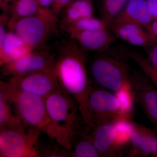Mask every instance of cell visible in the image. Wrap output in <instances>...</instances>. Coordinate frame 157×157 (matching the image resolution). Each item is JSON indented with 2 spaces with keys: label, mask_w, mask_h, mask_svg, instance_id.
<instances>
[{
  "label": "cell",
  "mask_w": 157,
  "mask_h": 157,
  "mask_svg": "<svg viewBox=\"0 0 157 157\" xmlns=\"http://www.w3.org/2000/svg\"><path fill=\"white\" fill-rule=\"evenodd\" d=\"M86 52L71 38L63 42L56 57L54 72L61 88L76 100L85 125L91 129L88 99L94 86Z\"/></svg>",
  "instance_id": "obj_1"
},
{
  "label": "cell",
  "mask_w": 157,
  "mask_h": 157,
  "mask_svg": "<svg viewBox=\"0 0 157 157\" xmlns=\"http://www.w3.org/2000/svg\"><path fill=\"white\" fill-rule=\"evenodd\" d=\"M57 143L71 151L79 133L85 128L76 100L59 87L45 98Z\"/></svg>",
  "instance_id": "obj_2"
},
{
  "label": "cell",
  "mask_w": 157,
  "mask_h": 157,
  "mask_svg": "<svg viewBox=\"0 0 157 157\" xmlns=\"http://www.w3.org/2000/svg\"><path fill=\"white\" fill-rule=\"evenodd\" d=\"M0 90L11 104L14 114L24 125L43 132L51 139H55L45 98L16 88L8 81L1 82Z\"/></svg>",
  "instance_id": "obj_3"
},
{
  "label": "cell",
  "mask_w": 157,
  "mask_h": 157,
  "mask_svg": "<svg viewBox=\"0 0 157 157\" xmlns=\"http://www.w3.org/2000/svg\"><path fill=\"white\" fill-rule=\"evenodd\" d=\"M41 132L25 126L18 117L0 128V157H42L39 142Z\"/></svg>",
  "instance_id": "obj_4"
},
{
  "label": "cell",
  "mask_w": 157,
  "mask_h": 157,
  "mask_svg": "<svg viewBox=\"0 0 157 157\" xmlns=\"http://www.w3.org/2000/svg\"><path fill=\"white\" fill-rule=\"evenodd\" d=\"M107 50L98 52L90 63V77L98 87L115 93L130 82L132 69L124 59Z\"/></svg>",
  "instance_id": "obj_5"
},
{
  "label": "cell",
  "mask_w": 157,
  "mask_h": 157,
  "mask_svg": "<svg viewBox=\"0 0 157 157\" xmlns=\"http://www.w3.org/2000/svg\"><path fill=\"white\" fill-rule=\"evenodd\" d=\"M57 16L51 9L43 13L23 17L9 28L17 34L34 50L45 44L53 31Z\"/></svg>",
  "instance_id": "obj_6"
},
{
  "label": "cell",
  "mask_w": 157,
  "mask_h": 157,
  "mask_svg": "<svg viewBox=\"0 0 157 157\" xmlns=\"http://www.w3.org/2000/svg\"><path fill=\"white\" fill-rule=\"evenodd\" d=\"M88 103L91 129L96 124L114 121L121 117L117 97L107 90L94 86L89 96Z\"/></svg>",
  "instance_id": "obj_7"
},
{
  "label": "cell",
  "mask_w": 157,
  "mask_h": 157,
  "mask_svg": "<svg viewBox=\"0 0 157 157\" xmlns=\"http://www.w3.org/2000/svg\"><path fill=\"white\" fill-rule=\"evenodd\" d=\"M37 50L1 66L2 75L11 78L40 71H54L56 57L47 51Z\"/></svg>",
  "instance_id": "obj_8"
},
{
  "label": "cell",
  "mask_w": 157,
  "mask_h": 157,
  "mask_svg": "<svg viewBox=\"0 0 157 157\" xmlns=\"http://www.w3.org/2000/svg\"><path fill=\"white\" fill-rule=\"evenodd\" d=\"M130 81L135 102L157 132V88L142 72L132 69Z\"/></svg>",
  "instance_id": "obj_9"
},
{
  "label": "cell",
  "mask_w": 157,
  "mask_h": 157,
  "mask_svg": "<svg viewBox=\"0 0 157 157\" xmlns=\"http://www.w3.org/2000/svg\"><path fill=\"white\" fill-rule=\"evenodd\" d=\"M14 87L45 98L59 87L54 71H40L11 77Z\"/></svg>",
  "instance_id": "obj_10"
},
{
  "label": "cell",
  "mask_w": 157,
  "mask_h": 157,
  "mask_svg": "<svg viewBox=\"0 0 157 157\" xmlns=\"http://www.w3.org/2000/svg\"><path fill=\"white\" fill-rule=\"evenodd\" d=\"M115 121L96 124L90 132L94 145L101 157L118 156Z\"/></svg>",
  "instance_id": "obj_11"
},
{
  "label": "cell",
  "mask_w": 157,
  "mask_h": 157,
  "mask_svg": "<svg viewBox=\"0 0 157 157\" xmlns=\"http://www.w3.org/2000/svg\"><path fill=\"white\" fill-rule=\"evenodd\" d=\"M70 36L86 51L97 52L107 50L116 39L109 28L102 30L80 32Z\"/></svg>",
  "instance_id": "obj_12"
},
{
  "label": "cell",
  "mask_w": 157,
  "mask_h": 157,
  "mask_svg": "<svg viewBox=\"0 0 157 157\" xmlns=\"http://www.w3.org/2000/svg\"><path fill=\"white\" fill-rule=\"evenodd\" d=\"M153 21L146 0H128L123 10L111 25L130 23L147 29Z\"/></svg>",
  "instance_id": "obj_13"
},
{
  "label": "cell",
  "mask_w": 157,
  "mask_h": 157,
  "mask_svg": "<svg viewBox=\"0 0 157 157\" xmlns=\"http://www.w3.org/2000/svg\"><path fill=\"white\" fill-rule=\"evenodd\" d=\"M33 51L15 32L9 30L0 45V66L21 58Z\"/></svg>",
  "instance_id": "obj_14"
},
{
  "label": "cell",
  "mask_w": 157,
  "mask_h": 157,
  "mask_svg": "<svg viewBox=\"0 0 157 157\" xmlns=\"http://www.w3.org/2000/svg\"><path fill=\"white\" fill-rule=\"evenodd\" d=\"M62 20L63 27L82 18L94 16L91 0H74L66 8Z\"/></svg>",
  "instance_id": "obj_15"
},
{
  "label": "cell",
  "mask_w": 157,
  "mask_h": 157,
  "mask_svg": "<svg viewBox=\"0 0 157 157\" xmlns=\"http://www.w3.org/2000/svg\"><path fill=\"white\" fill-rule=\"evenodd\" d=\"M48 9L41 7L37 0H15L10 9L8 28L21 18L43 13Z\"/></svg>",
  "instance_id": "obj_16"
},
{
  "label": "cell",
  "mask_w": 157,
  "mask_h": 157,
  "mask_svg": "<svg viewBox=\"0 0 157 157\" xmlns=\"http://www.w3.org/2000/svg\"><path fill=\"white\" fill-rule=\"evenodd\" d=\"M70 157H101L93 143L90 132L83 129L74 140Z\"/></svg>",
  "instance_id": "obj_17"
},
{
  "label": "cell",
  "mask_w": 157,
  "mask_h": 157,
  "mask_svg": "<svg viewBox=\"0 0 157 157\" xmlns=\"http://www.w3.org/2000/svg\"><path fill=\"white\" fill-rule=\"evenodd\" d=\"M116 146L119 155H123L131 143V136L135 128L132 118L119 117L115 121Z\"/></svg>",
  "instance_id": "obj_18"
},
{
  "label": "cell",
  "mask_w": 157,
  "mask_h": 157,
  "mask_svg": "<svg viewBox=\"0 0 157 157\" xmlns=\"http://www.w3.org/2000/svg\"><path fill=\"white\" fill-rule=\"evenodd\" d=\"M127 157L151 156L150 150L145 137L139 127V124L135 122V128L131 136V143L124 155Z\"/></svg>",
  "instance_id": "obj_19"
},
{
  "label": "cell",
  "mask_w": 157,
  "mask_h": 157,
  "mask_svg": "<svg viewBox=\"0 0 157 157\" xmlns=\"http://www.w3.org/2000/svg\"><path fill=\"white\" fill-rule=\"evenodd\" d=\"M108 28L101 18L99 19L94 16L79 20L63 27L70 36L80 32L102 30Z\"/></svg>",
  "instance_id": "obj_20"
},
{
  "label": "cell",
  "mask_w": 157,
  "mask_h": 157,
  "mask_svg": "<svg viewBox=\"0 0 157 157\" xmlns=\"http://www.w3.org/2000/svg\"><path fill=\"white\" fill-rule=\"evenodd\" d=\"M114 94L120 104L121 114L120 117L132 118L134 113L135 101L131 81Z\"/></svg>",
  "instance_id": "obj_21"
},
{
  "label": "cell",
  "mask_w": 157,
  "mask_h": 157,
  "mask_svg": "<svg viewBox=\"0 0 157 157\" xmlns=\"http://www.w3.org/2000/svg\"><path fill=\"white\" fill-rule=\"evenodd\" d=\"M128 0H103L101 19L108 28L124 8Z\"/></svg>",
  "instance_id": "obj_22"
},
{
  "label": "cell",
  "mask_w": 157,
  "mask_h": 157,
  "mask_svg": "<svg viewBox=\"0 0 157 157\" xmlns=\"http://www.w3.org/2000/svg\"><path fill=\"white\" fill-rule=\"evenodd\" d=\"M122 52L125 56L132 59L140 67L141 71L152 82L157 88V70L152 67L145 57L135 51L125 49Z\"/></svg>",
  "instance_id": "obj_23"
},
{
  "label": "cell",
  "mask_w": 157,
  "mask_h": 157,
  "mask_svg": "<svg viewBox=\"0 0 157 157\" xmlns=\"http://www.w3.org/2000/svg\"><path fill=\"white\" fill-rule=\"evenodd\" d=\"M17 118L11 104L2 92L0 90V128L11 123Z\"/></svg>",
  "instance_id": "obj_24"
},
{
  "label": "cell",
  "mask_w": 157,
  "mask_h": 157,
  "mask_svg": "<svg viewBox=\"0 0 157 157\" xmlns=\"http://www.w3.org/2000/svg\"><path fill=\"white\" fill-rule=\"evenodd\" d=\"M150 150L151 156L157 157V132L155 128L151 129L139 124Z\"/></svg>",
  "instance_id": "obj_25"
},
{
  "label": "cell",
  "mask_w": 157,
  "mask_h": 157,
  "mask_svg": "<svg viewBox=\"0 0 157 157\" xmlns=\"http://www.w3.org/2000/svg\"><path fill=\"white\" fill-rule=\"evenodd\" d=\"M144 49L146 52L147 60L153 68L157 70V37Z\"/></svg>",
  "instance_id": "obj_26"
},
{
  "label": "cell",
  "mask_w": 157,
  "mask_h": 157,
  "mask_svg": "<svg viewBox=\"0 0 157 157\" xmlns=\"http://www.w3.org/2000/svg\"><path fill=\"white\" fill-rule=\"evenodd\" d=\"M74 0H52L51 9L57 16L62 10L65 9Z\"/></svg>",
  "instance_id": "obj_27"
},
{
  "label": "cell",
  "mask_w": 157,
  "mask_h": 157,
  "mask_svg": "<svg viewBox=\"0 0 157 157\" xmlns=\"http://www.w3.org/2000/svg\"><path fill=\"white\" fill-rule=\"evenodd\" d=\"M150 13L153 19L157 20V0H146Z\"/></svg>",
  "instance_id": "obj_28"
},
{
  "label": "cell",
  "mask_w": 157,
  "mask_h": 157,
  "mask_svg": "<svg viewBox=\"0 0 157 157\" xmlns=\"http://www.w3.org/2000/svg\"><path fill=\"white\" fill-rule=\"evenodd\" d=\"M15 0H0V6L3 11V14L7 15L10 12L12 4Z\"/></svg>",
  "instance_id": "obj_29"
},
{
  "label": "cell",
  "mask_w": 157,
  "mask_h": 157,
  "mask_svg": "<svg viewBox=\"0 0 157 157\" xmlns=\"http://www.w3.org/2000/svg\"><path fill=\"white\" fill-rule=\"evenodd\" d=\"M147 29L150 33L157 37V20L153 21Z\"/></svg>",
  "instance_id": "obj_30"
},
{
  "label": "cell",
  "mask_w": 157,
  "mask_h": 157,
  "mask_svg": "<svg viewBox=\"0 0 157 157\" xmlns=\"http://www.w3.org/2000/svg\"><path fill=\"white\" fill-rule=\"evenodd\" d=\"M37 1L42 8L51 9L52 0H37Z\"/></svg>",
  "instance_id": "obj_31"
}]
</instances>
